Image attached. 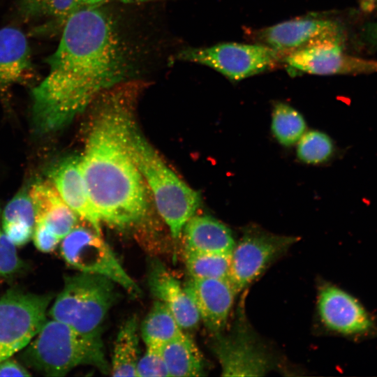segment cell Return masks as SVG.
<instances>
[{
  "label": "cell",
  "instance_id": "1",
  "mask_svg": "<svg viewBox=\"0 0 377 377\" xmlns=\"http://www.w3.org/2000/svg\"><path fill=\"white\" fill-rule=\"evenodd\" d=\"M45 63L48 73L31 92L34 124L43 133L66 126L102 92L131 80L138 66L135 49L103 5L73 13Z\"/></svg>",
  "mask_w": 377,
  "mask_h": 377
},
{
  "label": "cell",
  "instance_id": "2",
  "mask_svg": "<svg viewBox=\"0 0 377 377\" xmlns=\"http://www.w3.org/2000/svg\"><path fill=\"white\" fill-rule=\"evenodd\" d=\"M142 87L129 80L102 92L98 110L80 156L82 172L101 221L124 228L144 218L147 201L144 180L129 150L131 106Z\"/></svg>",
  "mask_w": 377,
  "mask_h": 377
},
{
  "label": "cell",
  "instance_id": "3",
  "mask_svg": "<svg viewBox=\"0 0 377 377\" xmlns=\"http://www.w3.org/2000/svg\"><path fill=\"white\" fill-rule=\"evenodd\" d=\"M127 139L131 156L151 190L158 212L172 236L177 239L198 208L200 195L165 163L132 118L128 126Z\"/></svg>",
  "mask_w": 377,
  "mask_h": 377
},
{
  "label": "cell",
  "instance_id": "4",
  "mask_svg": "<svg viewBox=\"0 0 377 377\" xmlns=\"http://www.w3.org/2000/svg\"><path fill=\"white\" fill-rule=\"evenodd\" d=\"M22 354L31 368L49 376H64L81 365L93 366L103 374L110 371L101 338L85 336L69 325L45 320Z\"/></svg>",
  "mask_w": 377,
  "mask_h": 377
},
{
  "label": "cell",
  "instance_id": "5",
  "mask_svg": "<svg viewBox=\"0 0 377 377\" xmlns=\"http://www.w3.org/2000/svg\"><path fill=\"white\" fill-rule=\"evenodd\" d=\"M115 284L105 276L81 272L66 276L49 314L82 334L101 338L103 324L117 298Z\"/></svg>",
  "mask_w": 377,
  "mask_h": 377
},
{
  "label": "cell",
  "instance_id": "6",
  "mask_svg": "<svg viewBox=\"0 0 377 377\" xmlns=\"http://www.w3.org/2000/svg\"><path fill=\"white\" fill-rule=\"evenodd\" d=\"M283 56L258 43H222L205 47L180 50L175 59L209 66L232 81L272 70L281 64Z\"/></svg>",
  "mask_w": 377,
  "mask_h": 377
},
{
  "label": "cell",
  "instance_id": "7",
  "mask_svg": "<svg viewBox=\"0 0 377 377\" xmlns=\"http://www.w3.org/2000/svg\"><path fill=\"white\" fill-rule=\"evenodd\" d=\"M51 295L8 290L0 298V362L25 348L46 320Z\"/></svg>",
  "mask_w": 377,
  "mask_h": 377
},
{
  "label": "cell",
  "instance_id": "8",
  "mask_svg": "<svg viewBox=\"0 0 377 377\" xmlns=\"http://www.w3.org/2000/svg\"><path fill=\"white\" fill-rule=\"evenodd\" d=\"M61 241V256L69 265L81 272L105 276L134 297L141 294L112 249L92 228L75 226Z\"/></svg>",
  "mask_w": 377,
  "mask_h": 377
},
{
  "label": "cell",
  "instance_id": "9",
  "mask_svg": "<svg viewBox=\"0 0 377 377\" xmlns=\"http://www.w3.org/2000/svg\"><path fill=\"white\" fill-rule=\"evenodd\" d=\"M298 238L246 229L231 252L228 280L236 293L259 276L267 266L284 253Z\"/></svg>",
  "mask_w": 377,
  "mask_h": 377
},
{
  "label": "cell",
  "instance_id": "10",
  "mask_svg": "<svg viewBox=\"0 0 377 377\" xmlns=\"http://www.w3.org/2000/svg\"><path fill=\"white\" fill-rule=\"evenodd\" d=\"M281 64L290 70L312 75H359L377 72V61L349 55L343 37L325 39L284 56Z\"/></svg>",
  "mask_w": 377,
  "mask_h": 377
},
{
  "label": "cell",
  "instance_id": "11",
  "mask_svg": "<svg viewBox=\"0 0 377 377\" xmlns=\"http://www.w3.org/2000/svg\"><path fill=\"white\" fill-rule=\"evenodd\" d=\"M247 32L254 43L265 45L283 57L325 39L343 36L341 27L335 21L307 17Z\"/></svg>",
  "mask_w": 377,
  "mask_h": 377
},
{
  "label": "cell",
  "instance_id": "12",
  "mask_svg": "<svg viewBox=\"0 0 377 377\" xmlns=\"http://www.w3.org/2000/svg\"><path fill=\"white\" fill-rule=\"evenodd\" d=\"M214 351L225 376H263L269 369L267 356L242 326L232 334L220 337Z\"/></svg>",
  "mask_w": 377,
  "mask_h": 377
},
{
  "label": "cell",
  "instance_id": "13",
  "mask_svg": "<svg viewBox=\"0 0 377 377\" xmlns=\"http://www.w3.org/2000/svg\"><path fill=\"white\" fill-rule=\"evenodd\" d=\"M318 306L323 323L333 331L355 334L367 332L373 327L370 317L358 301L337 287L323 286Z\"/></svg>",
  "mask_w": 377,
  "mask_h": 377
},
{
  "label": "cell",
  "instance_id": "14",
  "mask_svg": "<svg viewBox=\"0 0 377 377\" xmlns=\"http://www.w3.org/2000/svg\"><path fill=\"white\" fill-rule=\"evenodd\" d=\"M184 287L205 326L214 333L221 332L237 295L228 279L191 278Z\"/></svg>",
  "mask_w": 377,
  "mask_h": 377
},
{
  "label": "cell",
  "instance_id": "15",
  "mask_svg": "<svg viewBox=\"0 0 377 377\" xmlns=\"http://www.w3.org/2000/svg\"><path fill=\"white\" fill-rule=\"evenodd\" d=\"M51 182L66 204L101 235V220L96 212L82 172L80 156H70L56 165L50 173Z\"/></svg>",
  "mask_w": 377,
  "mask_h": 377
},
{
  "label": "cell",
  "instance_id": "16",
  "mask_svg": "<svg viewBox=\"0 0 377 377\" xmlns=\"http://www.w3.org/2000/svg\"><path fill=\"white\" fill-rule=\"evenodd\" d=\"M148 283L153 295L168 307L182 330L198 325L200 316L193 300L185 287L158 260L150 263Z\"/></svg>",
  "mask_w": 377,
  "mask_h": 377
},
{
  "label": "cell",
  "instance_id": "17",
  "mask_svg": "<svg viewBox=\"0 0 377 377\" xmlns=\"http://www.w3.org/2000/svg\"><path fill=\"white\" fill-rule=\"evenodd\" d=\"M34 68L24 34L17 28L0 29V90L31 78Z\"/></svg>",
  "mask_w": 377,
  "mask_h": 377
},
{
  "label": "cell",
  "instance_id": "18",
  "mask_svg": "<svg viewBox=\"0 0 377 377\" xmlns=\"http://www.w3.org/2000/svg\"><path fill=\"white\" fill-rule=\"evenodd\" d=\"M29 194L36 221L43 222L60 240L76 226L77 215L63 200L51 182L34 184Z\"/></svg>",
  "mask_w": 377,
  "mask_h": 377
},
{
  "label": "cell",
  "instance_id": "19",
  "mask_svg": "<svg viewBox=\"0 0 377 377\" xmlns=\"http://www.w3.org/2000/svg\"><path fill=\"white\" fill-rule=\"evenodd\" d=\"M186 249L207 253H230L235 242L230 230L209 216L193 215L186 223Z\"/></svg>",
  "mask_w": 377,
  "mask_h": 377
},
{
  "label": "cell",
  "instance_id": "20",
  "mask_svg": "<svg viewBox=\"0 0 377 377\" xmlns=\"http://www.w3.org/2000/svg\"><path fill=\"white\" fill-rule=\"evenodd\" d=\"M169 376L204 375L202 357L192 339L184 332L161 347Z\"/></svg>",
  "mask_w": 377,
  "mask_h": 377
},
{
  "label": "cell",
  "instance_id": "21",
  "mask_svg": "<svg viewBox=\"0 0 377 377\" xmlns=\"http://www.w3.org/2000/svg\"><path fill=\"white\" fill-rule=\"evenodd\" d=\"M138 320L128 318L121 326L112 353L110 367L113 376H136L139 360Z\"/></svg>",
  "mask_w": 377,
  "mask_h": 377
},
{
  "label": "cell",
  "instance_id": "22",
  "mask_svg": "<svg viewBox=\"0 0 377 377\" xmlns=\"http://www.w3.org/2000/svg\"><path fill=\"white\" fill-rule=\"evenodd\" d=\"M182 332L171 311L159 300L154 302L141 326V335L146 346L161 347Z\"/></svg>",
  "mask_w": 377,
  "mask_h": 377
},
{
  "label": "cell",
  "instance_id": "23",
  "mask_svg": "<svg viewBox=\"0 0 377 377\" xmlns=\"http://www.w3.org/2000/svg\"><path fill=\"white\" fill-rule=\"evenodd\" d=\"M82 7L80 0H19L17 6L24 20H47V22L61 27Z\"/></svg>",
  "mask_w": 377,
  "mask_h": 377
},
{
  "label": "cell",
  "instance_id": "24",
  "mask_svg": "<svg viewBox=\"0 0 377 377\" xmlns=\"http://www.w3.org/2000/svg\"><path fill=\"white\" fill-rule=\"evenodd\" d=\"M230 258L231 253L185 251L186 267L194 279H228Z\"/></svg>",
  "mask_w": 377,
  "mask_h": 377
},
{
  "label": "cell",
  "instance_id": "25",
  "mask_svg": "<svg viewBox=\"0 0 377 377\" xmlns=\"http://www.w3.org/2000/svg\"><path fill=\"white\" fill-rule=\"evenodd\" d=\"M272 130L281 144L290 146L297 143L305 133L306 123L293 108L278 103L273 110Z\"/></svg>",
  "mask_w": 377,
  "mask_h": 377
},
{
  "label": "cell",
  "instance_id": "26",
  "mask_svg": "<svg viewBox=\"0 0 377 377\" xmlns=\"http://www.w3.org/2000/svg\"><path fill=\"white\" fill-rule=\"evenodd\" d=\"M333 144L325 133L310 131L304 133L297 142L298 158L307 163L317 164L327 161L332 154Z\"/></svg>",
  "mask_w": 377,
  "mask_h": 377
},
{
  "label": "cell",
  "instance_id": "27",
  "mask_svg": "<svg viewBox=\"0 0 377 377\" xmlns=\"http://www.w3.org/2000/svg\"><path fill=\"white\" fill-rule=\"evenodd\" d=\"M2 223L13 221L25 222L32 228L36 222L34 205L29 193H18L5 207L2 214Z\"/></svg>",
  "mask_w": 377,
  "mask_h": 377
},
{
  "label": "cell",
  "instance_id": "28",
  "mask_svg": "<svg viewBox=\"0 0 377 377\" xmlns=\"http://www.w3.org/2000/svg\"><path fill=\"white\" fill-rule=\"evenodd\" d=\"M136 376H169L160 346H147L145 353L139 358L136 368Z\"/></svg>",
  "mask_w": 377,
  "mask_h": 377
},
{
  "label": "cell",
  "instance_id": "29",
  "mask_svg": "<svg viewBox=\"0 0 377 377\" xmlns=\"http://www.w3.org/2000/svg\"><path fill=\"white\" fill-rule=\"evenodd\" d=\"M22 265L15 246L9 240L0 226V276L16 273Z\"/></svg>",
  "mask_w": 377,
  "mask_h": 377
},
{
  "label": "cell",
  "instance_id": "30",
  "mask_svg": "<svg viewBox=\"0 0 377 377\" xmlns=\"http://www.w3.org/2000/svg\"><path fill=\"white\" fill-rule=\"evenodd\" d=\"M32 237L35 246L43 253L54 251L61 241L43 222L39 221L35 222Z\"/></svg>",
  "mask_w": 377,
  "mask_h": 377
},
{
  "label": "cell",
  "instance_id": "31",
  "mask_svg": "<svg viewBox=\"0 0 377 377\" xmlns=\"http://www.w3.org/2000/svg\"><path fill=\"white\" fill-rule=\"evenodd\" d=\"M2 228L9 240L16 246L27 243L32 237L34 228L20 221L2 223Z\"/></svg>",
  "mask_w": 377,
  "mask_h": 377
},
{
  "label": "cell",
  "instance_id": "32",
  "mask_svg": "<svg viewBox=\"0 0 377 377\" xmlns=\"http://www.w3.org/2000/svg\"><path fill=\"white\" fill-rule=\"evenodd\" d=\"M29 371L17 362L6 359L0 362V376H29Z\"/></svg>",
  "mask_w": 377,
  "mask_h": 377
},
{
  "label": "cell",
  "instance_id": "33",
  "mask_svg": "<svg viewBox=\"0 0 377 377\" xmlns=\"http://www.w3.org/2000/svg\"><path fill=\"white\" fill-rule=\"evenodd\" d=\"M366 41L374 47H377V22L369 24L364 30Z\"/></svg>",
  "mask_w": 377,
  "mask_h": 377
},
{
  "label": "cell",
  "instance_id": "34",
  "mask_svg": "<svg viewBox=\"0 0 377 377\" xmlns=\"http://www.w3.org/2000/svg\"><path fill=\"white\" fill-rule=\"evenodd\" d=\"M361 8L366 11H371L377 7V0H360Z\"/></svg>",
  "mask_w": 377,
  "mask_h": 377
},
{
  "label": "cell",
  "instance_id": "35",
  "mask_svg": "<svg viewBox=\"0 0 377 377\" xmlns=\"http://www.w3.org/2000/svg\"><path fill=\"white\" fill-rule=\"evenodd\" d=\"M110 0H80L81 6L82 7L85 6H98L104 5Z\"/></svg>",
  "mask_w": 377,
  "mask_h": 377
},
{
  "label": "cell",
  "instance_id": "36",
  "mask_svg": "<svg viewBox=\"0 0 377 377\" xmlns=\"http://www.w3.org/2000/svg\"><path fill=\"white\" fill-rule=\"evenodd\" d=\"M124 3H146L157 0H117Z\"/></svg>",
  "mask_w": 377,
  "mask_h": 377
}]
</instances>
